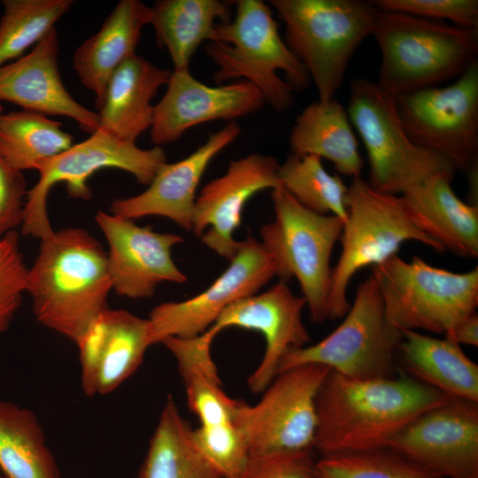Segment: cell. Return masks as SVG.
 <instances>
[{
  "label": "cell",
  "instance_id": "1",
  "mask_svg": "<svg viewBox=\"0 0 478 478\" xmlns=\"http://www.w3.org/2000/svg\"><path fill=\"white\" fill-rule=\"evenodd\" d=\"M450 397L407 375L351 379L329 371L316 397L320 457L388 449L395 436Z\"/></svg>",
  "mask_w": 478,
  "mask_h": 478
},
{
  "label": "cell",
  "instance_id": "2",
  "mask_svg": "<svg viewBox=\"0 0 478 478\" xmlns=\"http://www.w3.org/2000/svg\"><path fill=\"white\" fill-rule=\"evenodd\" d=\"M107 253L87 230L67 227L41 240L26 292L36 320L74 343L107 306Z\"/></svg>",
  "mask_w": 478,
  "mask_h": 478
},
{
  "label": "cell",
  "instance_id": "3",
  "mask_svg": "<svg viewBox=\"0 0 478 478\" xmlns=\"http://www.w3.org/2000/svg\"><path fill=\"white\" fill-rule=\"evenodd\" d=\"M206 55L218 69L216 83L243 79L255 85L265 103L277 112L289 109L294 90L305 89L311 78L281 37L269 7L260 0L235 1V17L218 22Z\"/></svg>",
  "mask_w": 478,
  "mask_h": 478
},
{
  "label": "cell",
  "instance_id": "4",
  "mask_svg": "<svg viewBox=\"0 0 478 478\" xmlns=\"http://www.w3.org/2000/svg\"><path fill=\"white\" fill-rule=\"evenodd\" d=\"M372 36L382 56L377 82L395 96L457 78L477 60L478 28L378 10Z\"/></svg>",
  "mask_w": 478,
  "mask_h": 478
},
{
  "label": "cell",
  "instance_id": "5",
  "mask_svg": "<svg viewBox=\"0 0 478 478\" xmlns=\"http://www.w3.org/2000/svg\"><path fill=\"white\" fill-rule=\"evenodd\" d=\"M285 42L306 69L320 101L335 97L349 62L372 35L378 9L362 0H271Z\"/></svg>",
  "mask_w": 478,
  "mask_h": 478
},
{
  "label": "cell",
  "instance_id": "6",
  "mask_svg": "<svg viewBox=\"0 0 478 478\" xmlns=\"http://www.w3.org/2000/svg\"><path fill=\"white\" fill-rule=\"evenodd\" d=\"M345 203L347 217L339 239L342 251L331 271L329 320L343 318L349 311L347 291L351 278L360 269L397 255L405 242H419L439 253L445 251L412 224L400 196L379 191L362 177L352 179Z\"/></svg>",
  "mask_w": 478,
  "mask_h": 478
},
{
  "label": "cell",
  "instance_id": "7",
  "mask_svg": "<svg viewBox=\"0 0 478 478\" xmlns=\"http://www.w3.org/2000/svg\"><path fill=\"white\" fill-rule=\"evenodd\" d=\"M384 311L397 329L445 334L476 312L478 267L454 273L397 254L372 267Z\"/></svg>",
  "mask_w": 478,
  "mask_h": 478
},
{
  "label": "cell",
  "instance_id": "8",
  "mask_svg": "<svg viewBox=\"0 0 478 478\" xmlns=\"http://www.w3.org/2000/svg\"><path fill=\"white\" fill-rule=\"evenodd\" d=\"M346 112L366 150L367 181L374 189L397 196L432 175L455 173V167L445 158L409 138L396 96L377 81L352 80Z\"/></svg>",
  "mask_w": 478,
  "mask_h": 478
},
{
  "label": "cell",
  "instance_id": "9",
  "mask_svg": "<svg viewBox=\"0 0 478 478\" xmlns=\"http://www.w3.org/2000/svg\"><path fill=\"white\" fill-rule=\"evenodd\" d=\"M271 197L275 217L261 226L260 242L274 258L276 276L297 278L311 320L320 323L328 320L330 258L343 221L305 208L282 187Z\"/></svg>",
  "mask_w": 478,
  "mask_h": 478
},
{
  "label": "cell",
  "instance_id": "10",
  "mask_svg": "<svg viewBox=\"0 0 478 478\" xmlns=\"http://www.w3.org/2000/svg\"><path fill=\"white\" fill-rule=\"evenodd\" d=\"M402 335L403 332L388 320L378 284L371 274L359 284L342 323L317 343L287 353L278 374L297 366L320 365L351 379L393 377Z\"/></svg>",
  "mask_w": 478,
  "mask_h": 478
},
{
  "label": "cell",
  "instance_id": "11",
  "mask_svg": "<svg viewBox=\"0 0 478 478\" xmlns=\"http://www.w3.org/2000/svg\"><path fill=\"white\" fill-rule=\"evenodd\" d=\"M165 163L166 155L161 147L140 149L135 143L97 129L88 139L36 165L39 179L27 190L21 232L40 240L53 234L47 199L51 188L58 182L66 184L69 196L88 200L92 194L87 181L101 169H120L134 175L139 183L149 185Z\"/></svg>",
  "mask_w": 478,
  "mask_h": 478
},
{
  "label": "cell",
  "instance_id": "12",
  "mask_svg": "<svg viewBox=\"0 0 478 478\" xmlns=\"http://www.w3.org/2000/svg\"><path fill=\"white\" fill-rule=\"evenodd\" d=\"M402 126L417 145L467 176L478 169V60L451 84L396 96Z\"/></svg>",
  "mask_w": 478,
  "mask_h": 478
},
{
  "label": "cell",
  "instance_id": "13",
  "mask_svg": "<svg viewBox=\"0 0 478 478\" xmlns=\"http://www.w3.org/2000/svg\"><path fill=\"white\" fill-rule=\"evenodd\" d=\"M330 369L302 365L279 373L254 405L238 400L234 422L249 456L313 450L317 393Z\"/></svg>",
  "mask_w": 478,
  "mask_h": 478
},
{
  "label": "cell",
  "instance_id": "14",
  "mask_svg": "<svg viewBox=\"0 0 478 478\" xmlns=\"http://www.w3.org/2000/svg\"><path fill=\"white\" fill-rule=\"evenodd\" d=\"M228 267L203 292L181 302L158 305L149 314L150 345L168 337L190 338L205 332L233 303L256 294L276 276L274 257L260 241L240 242Z\"/></svg>",
  "mask_w": 478,
  "mask_h": 478
},
{
  "label": "cell",
  "instance_id": "15",
  "mask_svg": "<svg viewBox=\"0 0 478 478\" xmlns=\"http://www.w3.org/2000/svg\"><path fill=\"white\" fill-rule=\"evenodd\" d=\"M388 449L439 478H478V402L449 397L400 431Z\"/></svg>",
  "mask_w": 478,
  "mask_h": 478
},
{
  "label": "cell",
  "instance_id": "16",
  "mask_svg": "<svg viewBox=\"0 0 478 478\" xmlns=\"http://www.w3.org/2000/svg\"><path fill=\"white\" fill-rule=\"evenodd\" d=\"M95 220L108 243V271L118 295L145 298L153 296L162 282L187 281L171 255L173 247L183 243L181 235L155 232L103 211L96 212Z\"/></svg>",
  "mask_w": 478,
  "mask_h": 478
},
{
  "label": "cell",
  "instance_id": "17",
  "mask_svg": "<svg viewBox=\"0 0 478 478\" xmlns=\"http://www.w3.org/2000/svg\"><path fill=\"white\" fill-rule=\"evenodd\" d=\"M305 305V298L296 296L286 281L281 280L266 291L244 297L227 306L206 331L214 338L230 327L254 330L263 335L266 341L264 356L247 380L251 391L263 392L277 375L283 357L311 342L302 320Z\"/></svg>",
  "mask_w": 478,
  "mask_h": 478
},
{
  "label": "cell",
  "instance_id": "18",
  "mask_svg": "<svg viewBox=\"0 0 478 478\" xmlns=\"http://www.w3.org/2000/svg\"><path fill=\"white\" fill-rule=\"evenodd\" d=\"M279 166L274 157L260 153L232 160L226 173L209 181L197 197L192 222L195 235L230 261L240 245L234 233L241 225L245 204L258 191L281 187Z\"/></svg>",
  "mask_w": 478,
  "mask_h": 478
},
{
  "label": "cell",
  "instance_id": "19",
  "mask_svg": "<svg viewBox=\"0 0 478 478\" xmlns=\"http://www.w3.org/2000/svg\"><path fill=\"white\" fill-rule=\"evenodd\" d=\"M161 100L154 105L150 140L155 146L178 140L189 128L215 120H234L260 110L264 97L246 81L211 87L189 69L173 70Z\"/></svg>",
  "mask_w": 478,
  "mask_h": 478
},
{
  "label": "cell",
  "instance_id": "20",
  "mask_svg": "<svg viewBox=\"0 0 478 478\" xmlns=\"http://www.w3.org/2000/svg\"><path fill=\"white\" fill-rule=\"evenodd\" d=\"M240 132L238 123L232 121L210 134L206 142L187 158L162 165L143 192L115 199L110 207L111 213L132 220L162 216L186 231H192L196 192L201 178L213 158L234 142Z\"/></svg>",
  "mask_w": 478,
  "mask_h": 478
},
{
  "label": "cell",
  "instance_id": "21",
  "mask_svg": "<svg viewBox=\"0 0 478 478\" xmlns=\"http://www.w3.org/2000/svg\"><path fill=\"white\" fill-rule=\"evenodd\" d=\"M58 33L53 27L32 50L0 66V101L46 116L75 120L89 135L99 128L97 112L77 102L65 87L58 66Z\"/></svg>",
  "mask_w": 478,
  "mask_h": 478
},
{
  "label": "cell",
  "instance_id": "22",
  "mask_svg": "<svg viewBox=\"0 0 478 478\" xmlns=\"http://www.w3.org/2000/svg\"><path fill=\"white\" fill-rule=\"evenodd\" d=\"M454 173L432 175L400 195L412 224L462 258L478 257V207L453 191Z\"/></svg>",
  "mask_w": 478,
  "mask_h": 478
},
{
  "label": "cell",
  "instance_id": "23",
  "mask_svg": "<svg viewBox=\"0 0 478 478\" xmlns=\"http://www.w3.org/2000/svg\"><path fill=\"white\" fill-rule=\"evenodd\" d=\"M150 19V7L144 3L121 0L100 29L75 50L73 69L81 84L94 93L97 110L112 73L135 55L142 30Z\"/></svg>",
  "mask_w": 478,
  "mask_h": 478
},
{
  "label": "cell",
  "instance_id": "24",
  "mask_svg": "<svg viewBox=\"0 0 478 478\" xmlns=\"http://www.w3.org/2000/svg\"><path fill=\"white\" fill-rule=\"evenodd\" d=\"M172 72L136 54L122 63L110 78L98 109L99 128L126 142L135 140L151 127V100L166 85Z\"/></svg>",
  "mask_w": 478,
  "mask_h": 478
},
{
  "label": "cell",
  "instance_id": "25",
  "mask_svg": "<svg viewBox=\"0 0 478 478\" xmlns=\"http://www.w3.org/2000/svg\"><path fill=\"white\" fill-rule=\"evenodd\" d=\"M397 357L414 380L450 397L478 402V366L459 344L405 330Z\"/></svg>",
  "mask_w": 478,
  "mask_h": 478
},
{
  "label": "cell",
  "instance_id": "26",
  "mask_svg": "<svg viewBox=\"0 0 478 478\" xmlns=\"http://www.w3.org/2000/svg\"><path fill=\"white\" fill-rule=\"evenodd\" d=\"M292 154L331 162L338 173L361 177L364 161L346 109L335 97L316 101L297 117L289 135Z\"/></svg>",
  "mask_w": 478,
  "mask_h": 478
},
{
  "label": "cell",
  "instance_id": "27",
  "mask_svg": "<svg viewBox=\"0 0 478 478\" xmlns=\"http://www.w3.org/2000/svg\"><path fill=\"white\" fill-rule=\"evenodd\" d=\"M213 339L204 332L195 337H168L162 342L177 360L189 407L204 428L232 422L238 402L228 397L221 387L211 354Z\"/></svg>",
  "mask_w": 478,
  "mask_h": 478
},
{
  "label": "cell",
  "instance_id": "28",
  "mask_svg": "<svg viewBox=\"0 0 478 478\" xmlns=\"http://www.w3.org/2000/svg\"><path fill=\"white\" fill-rule=\"evenodd\" d=\"M231 19L230 2L219 0H158L150 7V24L159 47L166 48L173 70L189 69L197 48L212 42L215 26Z\"/></svg>",
  "mask_w": 478,
  "mask_h": 478
},
{
  "label": "cell",
  "instance_id": "29",
  "mask_svg": "<svg viewBox=\"0 0 478 478\" xmlns=\"http://www.w3.org/2000/svg\"><path fill=\"white\" fill-rule=\"evenodd\" d=\"M138 478H222L197 447L193 429L168 396Z\"/></svg>",
  "mask_w": 478,
  "mask_h": 478
},
{
  "label": "cell",
  "instance_id": "30",
  "mask_svg": "<svg viewBox=\"0 0 478 478\" xmlns=\"http://www.w3.org/2000/svg\"><path fill=\"white\" fill-rule=\"evenodd\" d=\"M0 471L4 478H61L35 413L0 400Z\"/></svg>",
  "mask_w": 478,
  "mask_h": 478
},
{
  "label": "cell",
  "instance_id": "31",
  "mask_svg": "<svg viewBox=\"0 0 478 478\" xmlns=\"http://www.w3.org/2000/svg\"><path fill=\"white\" fill-rule=\"evenodd\" d=\"M102 329V356L96 395L115 390L143 362L150 343L148 319L124 309H105L98 315Z\"/></svg>",
  "mask_w": 478,
  "mask_h": 478
},
{
  "label": "cell",
  "instance_id": "32",
  "mask_svg": "<svg viewBox=\"0 0 478 478\" xmlns=\"http://www.w3.org/2000/svg\"><path fill=\"white\" fill-rule=\"evenodd\" d=\"M73 136L46 115L14 111L0 114V155L23 172L69 149Z\"/></svg>",
  "mask_w": 478,
  "mask_h": 478
},
{
  "label": "cell",
  "instance_id": "33",
  "mask_svg": "<svg viewBox=\"0 0 478 478\" xmlns=\"http://www.w3.org/2000/svg\"><path fill=\"white\" fill-rule=\"evenodd\" d=\"M279 178L281 187L305 208L346 220L348 186L324 168L320 158L291 154L280 165Z\"/></svg>",
  "mask_w": 478,
  "mask_h": 478
},
{
  "label": "cell",
  "instance_id": "34",
  "mask_svg": "<svg viewBox=\"0 0 478 478\" xmlns=\"http://www.w3.org/2000/svg\"><path fill=\"white\" fill-rule=\"evenodd\" d=\"M0 19V66L23 56L65 15L72 0H4Z\"/></svg>",
  "mask_w": 478,
  "mask_h": 478
},
{
  "label": "cell",
  "instance_id": "35",
  "mask_svg": "<svg viewBox=\"0 0 478 478\" xmlns=\"http://www.w3.org/2000/svg\"><path fill=\"white\" fill-rule=\"evenodd\" d=\"M317 478H439L390 449L320 457Z\"/></svg>",
  "mask_w": 478,
  "mask_h": 478
},
{
  "label": "cell",
  "instance_id": "36",
  "mask_svg": "<svg viewBox=\"0 0 478 478\" xmlns=\"http://www.w3.org/2000/svg\"><path fill=\"white\" fill-rule=\"evenodd\" d=\"M194 442L222 478H238L249 459L246 443L235 426L230 423L193 429Z\"/></svg>",
  "mask_w": 478,
  "mask_h": 478
},
{
  "label": "cell",
  "instance_id": "37",
  "mask_svg": "<svg viewBox=\"0 0 478 478\" xmlns=\"http://www.w3.org/2000/svg\"><path fill=\"white\" fill-rule=\"evenodd\" d=\"M27 269L19 250V233L0 239V335L10 327L24 292Z\"/></svg>",
  "mask_w": 478,
  "mask_h": 478
},
{
  "label": "cell",
  "instance_id": "38",
  "mask_svg": "<svg viewBox=\"0 0 478 478\" xmlns=\"http://www.w3.org/2000/svg\"><path fill=\"white\" fill-rule=\"evenodd\" d=\"M371 4L381 11L439 21L447 19L458 27L478 28L477 0H374Z\"/></svg>",
  "mask_w": 478,
  "mask_h": 478
},
{
  "label": "cell",
  "instance_id": "39",
  "mask_svg": "<svg viewBox=\"0 0 478 478\" xmlns=\"http://www.w3.org/2000/svg\"><path fill=\"white\" fill-rule=\"evenodd\" d=\"M312 451L251 455L238 478H317Z\"/></svg>",
  "mask_w": 478,
  "mask_h": 478
},
{
  "label": "cell",
  "instance_id": "40",
  "mask_svg": "<svg viewBox=\"0 0 478 478\" xmlns=\"http://www.w3.org/2000/svg\"><path fill=\"white\" fill-rule=\"evenodd\" d=\"M27 193L22 172L0 155V239L21 226Z\"/></svg>",
  "mask_w": 478,
  "mask_h": 478
},
{
  "label": "cell",
  "instance_id": "41",
  "mask_svg": "<svg viewBox=\"0 0 478 478\" xmlns=\"http://www.w3.org/2000/svg\"><path fill=\"white\" fill-rule=\"evenodd\" d=\"M444 335L446 339L459 345L478 346V315L476 312L460 320Z\"/></svg>",
  "mask_w": 478,
  "mask_h": 478
},
{
  "label": "cell",
  "instance_id": "42",
  "mask_svg": "<svg viewBox=\"0 0 478 478\" xmlns=\"http://www.w3.org/2000/svg\"><path fill=\"white\" fill-rule=\"evenodd\" d=\"M3 112V106L0 104V114L2 113Z\"/></svg>",
  "mask_w": 478,
  "mask_h": 478
},
{
  "label": "cell",
  "instance_id": "43",
  "mask_svg": "<svg viewBox=\"0 0 478 478\" xmlns=\"http://www.w3.org/2000/svg\"><path fill=\"white\" fill-rule=\"evenodd\" d=\"M0 478H4V475L2 474L1 471H0Z\"/></svg>",
  "mask_w": 478,
  "mask_h": 478
}]
</instances>
